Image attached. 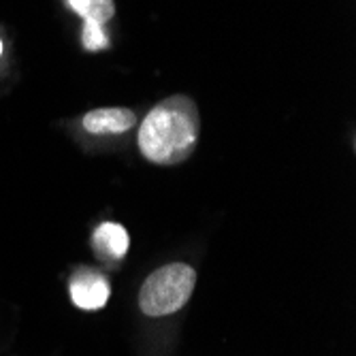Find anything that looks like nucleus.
<instances>
[{
  "label": "nucleus",
  "instance_id": "1",
  "mask_svg": "<svg viewBox=\"0 0 356 356\" xmlns=\"http://www.w3.org/2000/svg\"><path fill=\"white\" fill-rule=\"evenodd\" d=\"M201 133L199 109L192 99L175 94L158 103L139 126V152L152 165L173 167L192 156Z\"/></svg>",
  "mask_w": 356,
  "mask_h": 356
},
{
  "label": "nucleus",
  "instance_id": "2",
  "mask_svg": "<svg viewBox=\"0 0 356 356\" xmlns=\"http://www.w3.org/2000/svg\"><path fill=\"white\" fill-rule=\"evenodd\" d=\"M197 271L186 263H171L147 275L139 290V307L145 316L160 318L179 312L192 297Z\"/></svg>",
  "mask_w": 356,
  "mask_h": 356
},
{
  "label": "nucleus",
  "instance_id": "3",
  "mask_svg": "<svg viewBox=\"0 0 356 356\" xmlns=\"http://www.w3.org/2000/svg\"><path fill=\"white\" fill-rule=\"evenodd\" d=\"M69 295L79 309H101L107 305L111 286L107 277L94 269H79L69 282Z\"/></svg>",
  "mask_w": 356,
  "mask_h": 356
},
{
  "label": "nucleus",
  "instance_id": "4",
  "mask_svg": "<svg viewBox=\"0 0 356 356\" xmlns=\"http://www.w3.org/2000/svg\"><path fill=\"white\" fill-rule=\"evenodd\" d=\"M128 245H131L128 231L122 224H115V222H103L92 235V250L96 258L109 265L124 261Z\"/></svg>",
  "mask_w": 356,
  "mask_h": 356
},
{
  "label": "nucleus",
  "instance_id": "5",
  "mask_svg": "<svg viewBox=\"0 0 356 356\" xmlns=\"http://www.w3.org/2000/svg\"><path fill=\"white\" fill-rule=\"evenodd\" d=\"M81 124L92 135H122L137 124V115L126 107H103L88 111Z\"/></svg>",
  "mask_w": 356,
  "mask_h": 356
},
{
  "label": "nucleus",
  "instance_id": "6",
  "mask_svg": "<svg viewBox=\"0 0 356 356\" xmlns=\"http://www.w3.org/2000/svg\"><path fill=\"white\" fill-rule=\"evenodd\" d=\"M71 9L83 17V22H96V24H107L115 13L113 0H69Z\"/></svg>",
  "mask_w": 356,
  "mask_h": 356
},
{
  "label": "nucleus",
  "instance_id": "7",
  "mask_svg": "<svg viewBox=\"0 0 356 356\" xmlns=\"http://www.w3.org/2000/svg\"><path fill=\"white\" fill-rule=\"evenodd\" d=\"M81 43H83V49H88V51H101V49L109 47L107 32L103 30L101 24H96V22H83Z\"/></svg>",
  "mask_w": 356,
  "mask_h": 356
},
{
  "label": "nucleus",
  "instance_id": "8",
  "mask_svg": "<svg viewBox=\"0 0 356 356\" xmlns=\"http://www.w3.org/2000/svg\"><path fill=\"white\" fill-rule=\"evenodd\" d=\"M0 56H3V41H0Z\"/></svg>",
  "mask_w": 356,
  "mask_h": 356
}]
</instances>
